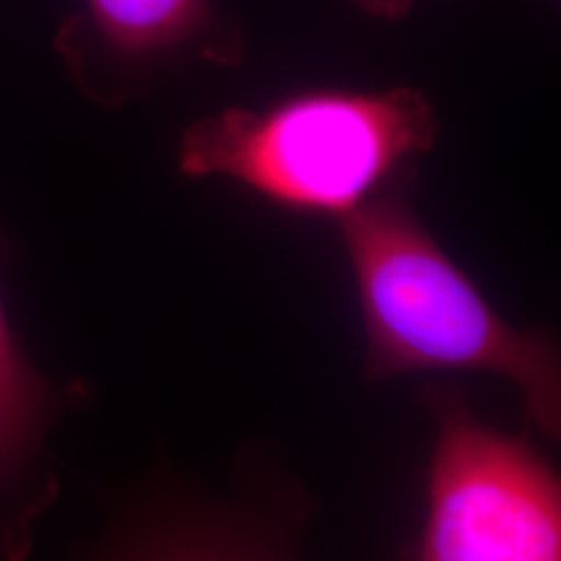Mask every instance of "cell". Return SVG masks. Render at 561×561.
Listing matches in <instances>:
<instances>
[{
	"mask_svg": "<svg viewBox=\"0 0 561 561\" xmlns=\"http://www.w3.org/2000/svg\"><path fill=\"white\" fill-rule=\"evenodd\" d=\"M439 134L416 88H312L185 127L181 175L233 180L283 210L340 219L416 167Z\"/></svg>",
	"mask_w": 561,
	"mask_h": 561,
	"instance_id": "2",
	"label": "cell"
},
{
	"mask_svg": "<svg viewBox=\"0 0 561 561\" xmlns=\"http://www.w3.org/2000/svg\"><path fill=\"white\" fill-rule=\"evenodd\" d=\"M435 422L426 516L408 561H561V481L541 451L474 412L456 382H428Z\"/></svg>",
	"mask_w": 561,
	"mask_h": 561,
	"instance_id": "3",
	"label": "cell"
},
{
	"mask_svg": "<svg viewBox=\"0 0 561 561\" xmlns=\"http://www.w3.org/2000/svg\"><path fill=\"white\" fill-rule=\"evenodd\" d=\"M416 167L340 217L360 300L364 377L385 382L426 370H484L514 382L524 414L561 435V354L551 331L505 321L412 208Z\"/></svg>",
	"mask_w": 561,
	"mask_h": 561,
	"instance_id": "1",
	"label": "cell"
},
{
	"mask_svg": "<svg viewBox=\"0 0 561 561\" xmlns=\"http://www.w3.org/2000/svg\"><path fill=\"white\" fill-rule=\"evenodd\" d=\"M366 15L382 21H403L414 9L416 0H347Z\"/></svg>",
	"mask_w": 561,
	"mask_h": 561,
	"instance_id": "7",
	"label": "cell"
},
{
	"mask_svg": "<svg viewBox=\"0 0 561 561\" xmlns=\"http://www.w3.org/2000/svg\"><path fill=\"white\" fill-rule=\"evenodd\" d=\"M310 512L298 482L252 474L233 495L181 502L141 520L111 561H298Z\"/></svg>",
	"mask_w": 561,
	"mask_h": 561,
	"instance_id": "5",
	"label": "cell"
},
{
	"mask_svg": "<svg viewBox=\"0 0 561 561\" xmlns=\"http://www.w3.org/2000/svg\"><path fill=\"white\" fill-rule=\"evenodd\" d=\"M55 48L85 99L117 108L196 65L238 67L245 38L213 0H85Z\"/></svg>",
	"mask_w": 561,
	"mask_h": 561,
	"instance_id": "4",
	"label": "cell"
},
{
	"mask_svg": "<svg viewBox=\"0 0 561 561\" xmlns=\"http://www.w3.org/2000/svg\"><path fill=\"white\" fill-rule=\"evenodd\" d=\"M48 410V389L21 354L0 301V474L30 456Z\"/></svg>",
	"mask_w": 561,
	"mask_h": 561,
	"instance_id": "6",
	"label": "cell"
}]
</instances>
